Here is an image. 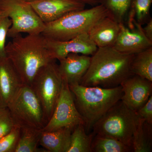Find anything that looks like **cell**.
Returning <instances> with one entry per match:
<instances>
[{
  "instance_id": "cell-1",
  "label": "cell",
  "mask_w": 152,
  "mask_h": 152,
  "mask_svg": "<svg viewBox=\"0 0 152 152\" xmlns=\"http://www.w3.org/2000/svg\"><path fill=\"white\" fill-rule=\"evenodd\" d=\"M5 54L23 85L31 86L39 70L56 61L47 46L46 38L41 34H21L12 38L6 45Z\"/></svg>"
},
{
  "instance_id": "cell-2",
  "label": "cell",
  "mask_w": 152,
  "mask_h": 152,
  "mask_svg": "<svg viewBox=\"0 0 152 152\" xmlns=\"http://www.w3.org/2000/svg\"><path fill=\"white\" fill-rule=\"evenodd\" d=\"M134 55L123 53L113 47L98 48L91 56L89 67L80 85L113 88L132 75L131 65Z\"/></svg>"
},
{
  "instance_id": "cell-3",
  "label": "cell",
  "mask_w": 152,
  "mask_h": 152,
  "mask_svg": "<svg viewBox=\"0 0 152 152\" xmlns=\"http://www.w3.org/2000/svg\"><path fill=\"white\" fill-rule=\"evenodd\" d=\"M69 86L88 134L92 130L95 124L121 100L123 94L121 86L113 88L85 86L80 84Z\"/></svg>"
},
{
  "instance_id": "cell-4",
  "label": "cell",
  "mask_w": 152,
  "mask_h": 152,
  "mask_svg": "<svg viewBox=\"0 0 152 152\" xmlns=\"http://www.w3.org/2000/svg\"><path fill=\"white\" fill-rule=\"evenodd\" d=\"M106 17H110L108 12L101 4L91 9L74 11L45 23V28L41 34L47 39L69 40L88 33L97 23Z\"/></svg>"
},
{
  "instance_id": "cell-5",
  "label": "cell",
  "mask_w": 152,
  "mask_h": 152,
  "mask_svg": "<svg viewBox=\"0 0 152 152\" xmlns=\"http://www.w3.org/2000/svg\"><path fill=\"white\" fill-rule=\"evenodd\" d=\"M140 119L121 100L95 124L93 133L113 138L132 148L133 135Z\"/></svg>"
},
{
  "instance_id": "cell-6",
  "label": "cell",
  "mask_w": 152,
  "mask_h": 152,
  "mask_svg": "<svg viewBox=\"0 0 152 152\" xmlns=\"http://www.w3.org/2000/svg\"><path fill=\"white\" fill-rule=\"evenodd\" d=\"M15 126L43 129L47 122L42 107L30 86L23 85L8 106Z\"/></svg>"
},
{
  "instance_id": "cell-7",
  "label": "cell",
  "mask_w": 152,
  "mask_h": 152,
  "mask_svg": "<svg viewBox=\"0 0 152 152\" xmlns=\"http://www.w3.org/2000/svg\"><path fill=\"white\" fill-rule=\"evenodd\" d=\"M63 83L58 65L55 61L39 70L30 86L40 102L47 124L59 99Z\"/></svg>"
},
{
  "instance_id": "cell-8",
  "label": "cell",
  "mask_w": 152,
  "mask_h": 152,
  "mask_svg": "<svg viewBox=\"0 0 152 152\" xmlns=\"http://www.w3.org/2000/svg\"><path fill=\"white\" fill-rule=\"evenodd\" d=\"M0 11L11 19L12 26L7 37L13 38L21 34H41L45 25L28 2L24 0H0Z\"/></svg>"
},
{
  "instance_id": "cell-9",
  "label": "cell",
  "mask_w": 152,
  "mask_h": 152,
  "mask_svg": "<svg viewBox=\"0 0 152 152\" xmlns=\"http://www.w3.org/2000/svg\"><path fill=\"white\" fill-rule=\"evenodd\" d=\"M80 124L85 126L84 121L76 107L69 85L64 80L62 90L54 111L42 130L52 131L65 128L73 130Z\"/></svg>"
},
{
  "instance_id": "cell-10",
  "label": "cell",
  "mask_w": 152,
  "mask_h": 152,
  "mask_svg": "<svg viewBox=\"0 0 152 152\" xmlns=\"http://www.w3.org/2000/svg\"><path fill=\"white\" fill-rule=\"evenodd\" d=\"M123 96L121 100L128 107L137 112L152 94V82L133 75L121 84Z\"/></svg>"
},
{
  "instance_id": "cell-11",
  "label": "cell",
  "mask_w": 152,
  "mask_h": 152,
  "mask_svg": "<svg viewBox=\"0 0 152 152\" xmlns=\"http://www.w3.org/2000/svg\"><path fill=\"white\" fill-rule=\"evenodd\" d=\"M118 36L113 48L123 53L134 55L152 47V42L145 35L142 27L134 22L129 28L125 24H120Z\"/></svg>"
},
{
  "instance_id": "cell-12",
  "label": "cell",
  "mask_w": 152,
  "mask_h": 152,
  "mask_svg": "<svg viewBox=\"0 0 152 152\" xmlns=\"http://www.w3.org/2000/svg\"><path fill=\"white\" fill-rule=\"evenodd\" d=\"M28 2L45 23L71 12L83 10L86 6L75 0H31Z\"/></svg>"
},
{
  "instance_id": "cell-13",
  "label": "cell",
  "mask_w": 152,
  "mask_h": 152,
  "mask_svg": "<svg viewBox=\"0 0 152 152\" xmlns=\"http://www.w3.org/2000/svg\"><path fill=\"white\" fill-rule=\"evenodd\" d=\"M47 46L54 58L58 61L69 54L77 53L92 56L98 48L90 39L88 33L82 34L66 41L47 39Z\"/></svg>"
},
{
  "instance_id": "cell-14",
  "label": "cell",
  "mask_w": 152,
  "mask_h": 152,
  "mask_svg": "<svg viewBox=\"0 0 152 152\" xmlns=\"http://www.w3.org/2000/svg\"><path fill=\"white\" fill-rule=\"evenodd\" d=\"M23 85L10 61L0 57V107H7Z\"/></svg>"
},
{
  "instance_id": "cell-15",
  "label": "cell",
  "mask_w": 152,
  "mask_h": 152,
  "mask_svg": "<svg viewBox=\"0 0 152 152\" xmlns=\"http://www.w3.org/2000/svg\"><path fill=\"white\" fill-rule=\"evenodd\" d=\"M59 61V70L63 80L69 85L80 84L89 67L91 56L70 53Z\"/></svg>"
},
{
  "instance_id": "cell-16",
  "label": "cell",
  "mask_w": 152,
  "mask_h": 152,
  "mask_svg": "<svg viewBox=\"0 0 152 152\" xmlns=\"http://www.w3.org/2000/svg\"><path fill=\"white\" fill-rule=\"evenodd\" d=\"M120 24L110 17L99 21L88 33L97 48L113 47L120 31Z\"/></svg>"
},
{
  "instance_id": "cell-17",
  "label": "cell",
  "mask_w": 152,
  "mask_h": 152,
  "mask_svg": "<svg viewBox=\"0 0 152 152\" xmlns=\"http://www.w3.org/2000/svg\"><path fill=\"white\" fill-rule=\"evenodd\" d=\"M73 130L62 128L52 131H42L39 145L50 152H67Z\"/></svg>"
},
{
  "instance_id": "cell-18",
  "label": "cell",
  "mask_w": 152,
  "mask_h": 152,
  "mask_svg": "<svg viewBox=\"0 0 152 152\" xmlns=\"http://www.w3.org/2000/svg\"><path fill=\"white\" fill-rule=\"evenodd\" d=\"M42 129L23 127L20 128L18 142L15 152H42L38 148Z\"/></svg>"
},
{
  "instance_id": "cell-19",
  "label": "cell",
  "mask_w": 152,
  "mask_h": 152,
  "mask_svg": "<svg viewBox=\"0 0 152 152\" xmlns=\"http://www.w3.org/2000/svg\"><path fill=\"white\" fill-rule=\"evenodd\" d=\"M131 70L133 75L152 82V47L134 54Z\"/></svg>"
},
{
  "instance_id": "cell-20",
  "label": "cell",
  "mask_w": 152,
  "mask_h": 152,
  "mask_svg": "<svg viewBox=\"0 0 152 152\" xmlns=\"http://www.w3.org/2000/svg\"><path fill=\"white\" fill-rule=\"evenodd\" d=\"M152 126L140 118L132 139L133 152L152 151Z\"/></svg>"
},
{
  "instance_id": "cell-21",
  "label": "cell",
  "mask_w": 152,
  "mask_h": 152,
  "mask_svg": "<svg viewBox=\"0 0 152 152\" xmlns=\"http://www.w3.org/2000/svg\"><path fill=\"white\" fill-rule=\"evenodd\" d=\"M152 3V0H132L126 21L127 26L133 27L134 22L142 26L145 24L152 18L150 15Z\"/></svg>"
},
{
  "instance_id": "cell-22",
  "label": "cell",
  "mask_w": 152,
  "mask_h": 152,
  "mask_svg": "<svg viewBox=\"0 0 152 152\" xmlns=\"http://www.w3.org/2000/svg\"><path fill=\"white\" fill-rule=\"evenodd\" d=\"M91 151V152H133V149L113 138L94 134Z\"/></svg>"
},
{
  "instance_id": "cell-23",
  "label": "cell",
  "mask_w": 152,
  "mask_h": 152,
  "mask_svg": "<svg viewBox=\"0 0 152 152\" xmlns=\"http://www.w3.org/2000/svg\"><path fill=\"white\" fill-rule=\"evenodd\" d=\"M94 134H88L84 125H78L71 133L67 152H91V147Z\"/></svg>"
},
{
  "instance_id": "cell-24",
  "label": "cell",
  "mask_w": 152,
  "mask_h": 152,
  "mask_svg": "<svg viewBox=\"0 0 152 152\" xmlns=\"http://www.w3.org/2000/svg\"><path fill=\"white\" fill-rule=\"evenodd\" d=\"M132 0H101L100 4L108 12L109 16L119 24L127 20Z\"/></svg>"
},
{
  "instance_id": "cell-25",
  "label": "cell",
  "mask_w": 152,
  "mask_h": 152,
  "mask_svg": "<svg viewBox=\"0 0 152 152\" xmlns=\"http://www.w3.org/2000/svg\"><path fill=\"white\" fill-rule=\"evenodd\" d=\"M20 128L15 126L0 139V152H15L18 142Z\"/></svg>"
},
{
  "instance_id": "cell-26",
  "label": "cell",
  "mask_w": 152,
  "mask_h": 152,
  "mask_svg": "<svg viewBox=\"0 0 152 152\" xmlns=\"http://www.w3.org/2000/svg\"><path fill=\"white\" fill-rule=\"evenodd\" d=\"M15 126L8 108L0 107V139L10 132Z\"/></svg>"
},
{
  "instance_id": "cell-27",
  "label": "cell",
  "mask_w": 152,
  "mask_h": 152,
  "mask_svg": "<svg viewBox=\"0 0 152 152\" xmlns=\"http://www.w3.org/2000/svg\"><path fill=\"white\" fill-rule=\"evenodd\" d=\"M12 24V21L9 17H5L0 19V57L6 56V37Z\"/></svg>"
},
{
  "instance_id": "cell-28",
  "label": "cell",
  "mask_w": 152,
  "mask_h": 152,
  "mask_svg": "<svg viewBox=\"0 0 152 152\" xmlns=\"http://www.w3.org/2000/svg\"><path fill=\"white\" fill-rule=\"evenodd\" d=\"M136 113L147 124L152 126V96L150 97L147 102Z\"/></svg>"
},
{
  "instance_id": "cell-29",
  "label": "cell",
  "mask_w": 152,
  "mask_h": 152,
  "mask_svg": "<svg viewBox=\"0 0 152 152\" xmlns=\"http://www.w3.org/2000/svg\"><path fill=\"white\" fill-rule=\"evenodd\" d=\"M145 24L146 26L142 27L143 31L147 38L152 42V19H150Z\"/></svg>"
},
{
  "instance_id": "cell-30",
  "label": "cell",
  "mask_w": 152,
  "mask_h": 152,
  "mask_svg": "<svg viewBox=\"0 0 152 152\" xmlns=\"http://www.w3.org/2000/svg\"><path fill=\"white\" fill-rule=\"evenodd\" d=\"M77 1L84 4L91 6H97L100 4L101 0H75Z\"/></svg>"
},
{
  "instance_id": "cell-31",
  "label": "cell",
  "mask_w": 152,
  "mask_h": 152,
  "mask_svg": "<svg viewBox=\"0 0 152 152\" xmlns=\"http://www.w3.org/2000/svg\"><path fill=\"white\" fill-rule=\"evenodd\" d=\"M5 17H7L4 12L2 11H0V19H1L2 18H4Z\"/></svg>"
},
{
  "instance_id": "cell-32",
  "label": "cell",
  "mask_w": 152,
  "mask_h": 152,
  "mask_svg": "<svg viewBox=\"0 0 152 152\" xmlns=\"http://www.w3.org/2000/svg\"><path fill=\"white\" fill-rule=\"evenodd\" d=\"M24 1H26L29 2L30 1H31V0H24Z\"/></svg>"
}]
</instances>
